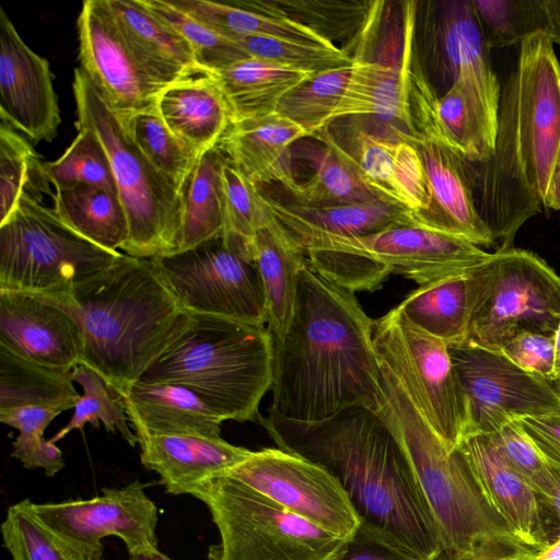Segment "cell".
I'll return each instance as SVG.
<instances>
[{
  "instance_id": "obj_1",
  "label": "cell",
  "mask_w": 560,
  "mask_h": 560,
  "mask_svg": "<svg viewBox=\"0 0 560 560\" xmlns=\"http://www.w3.org/2000/svg\"><path fill=\"white\" fill-rule=\"evenodd\" d=\"M272 340L268 411L312 423L352 406L378 410L382 383L373 320L354 292L308 261L299 272L291 323L281 338Z\"/></svg>"
},
{
  "instance_id": "obj_2",
  "label": "cell",
  "mask_w": 560,
  "mask_h": 560,
  "mask_svg": "<svg viewBox=\"0 0 560 560\" xmlns=\"http://www.w3.org/2000/svg\"><path fill=\"white\" fill-rule=\"evenodd\" d=\"M259 424L279 448L323 466L340 482L362 529L419 560L441 559L427 501L404 450L376 411L352 406L312 423L268 411Z\"/></svg>"
},
{
  "instance_id": "obj_3",
  "label": "cell",
  "mask_w": 560,
  "mask_h": 560,
  "mask_svg": "<svg viewBox=\"0 0 560 560\" xmlns=\"http://www.w3.org/2000/svg\"><path fill=\"white\" fill-rule=\"evenodd\" d=\"M462 164L493 247L512 248L522 225L546 209L560 164V62L547 32L520 44L501 86L493 153L485 162Z\"/></svg>"
},
{
  "instance_id": "obj_4",
  "label": "cell",
  "mask_w": 560,
  "mask_h": 560,
  "mask_svg": "<svg viewBox=\"0 0 560 560\" xmlns=\"http://www.w3.org/2000/svg\"><path fill=\"white\" fill-rule=\"evenodd\" d=\"M382 396L376 411L399 442L438 529L440 560H528L523 545L491 508L464 455L431 428L378 358Z\"/></svg>"
},
{
  "instance_id": "obj_5",
  "label": "cell",
  "mask_w": 560,
  "mask_h": 560,
  "mask_svg": "<svg viewBox=\"0 0 560 560\" xmlns=\"http://www.w3.org/2000/svg\"><path fill=\"white\" fill-rule=\"evenodd\" d=\"M84 336L82 364L121 397L191 319L150 258L122 256L72 294Z\"/></svg>"
},
{
  "instance_id": "obj_6",
  "label": "cell",
  "mask_w": 560,
  "mask_h": 560,
  "mask_svg": "<svg viewBox=\"0 0 560 560\" xmlns=\"http://www.w3.org/2000/svg\"><path fill=\"white\" fill-rule=\"evenodd\" d=\"M272 352L267 326L191 314L185 330L139 381L183 385L223 421L259 423V404L272 384Z\"/></svg>"
},
{
  "instance_id": "obj_7",
  "label": "cell",
  "mask_w": 560,
  "mask_h": 560,
  "mask_svg": "<svg viewBox=\"0 0 560 560\" xmlns=\"http://www.w3.org/2000/svg\"><path fill=\"white\" fill-rule=\"evenodd\" d=\"M72 91L75 127L95 131L108 154L129 235L122 253L153 258L180 248L183 192L143 154L98 88L79 67Z\"/></svg>"
},
{
  "instance_id": "obj_8",
  "label": "cell",
  "mask_w": 560,
  "mask_h": 560,
  "mask_svg": "<svg viewBox=\"0 0 560 560\" xmlns=\"http://www.w3.org/2000/svg\"><path fill=\"white\" fill-rule=\"evenodd\" d=\"M304 255L314 270L355 292L380 289L392 273L419 285L465 273L490 253L412 220L365 236L325 240Z\"/></svg>"
},
{
  "instance_id": "obj_9",
  "label": "cell",
  "mask_w": 560,
  "mask_h": 560,
  "mask_svg": "<svg viewBox=\"0 0 560 560\" xmlns=\"http://www.w3.org/2000/svg\"><path fill=\"white\" fill-rule=\"evenodd\" d=\"M464 342L501 351L524 332L553 336L560 322V276L537 254L508 248L467 271Z\"/></svg>"
},
{
  "instance_id": "obj_10",
  "label": "cell",
  "mask_w": 560,
  "mask_h": 560,
  "mask_svg": "<svg viewBox=\"0 0 560 560\" xmlns=\"http://www.w3.org/2000/svg\"><path fill=\"white\" fill-rule=\"evenodd\" d=\"M209 509L221 542L211 560H337L347 541L226 474L189 493Z\"/></svg>"
},
{
  "instance_id": "obj_11",
  "label": "cell",
  "mask_w": 560,
  "mask_h": 560,
  "mask_svg": "<svg viewBox=\"0 0 560 560\" xmlns=\"http://www.w3.org/2000/svg\"><path fill=\"white\" fill-rule=\"evenodd\" d=\"M122 252L86 240L43 201L23 196L0 222V290L71 296Z\"/></svg>"
},
{
  "instance_id": "obj_12",
  "label": "cell",
  "mask_w": 560,
  "mask_h": 560,
  "mask_svg": "<svg viewBox=\"0 0 560 560\" xmlns=\"http://www.w3.org/2000/svg\"><path fill=\"white\" fill-rule=\"evenodd\" d=\"M150 259L190 314L266 326V295L253 245L221 234L187 250Z\"/></svg>"
},
{
  "instance_id": "obj_13",
  "label": "cell",
  "mask_w": 560,
  "mask_h": 560,
  "mask_svg": "<svg viewBox=\"0 0 560 560\" xmlns=\"http://www.w3.org/2000/svg\"><path fill=\"white\" fill-rule=\"evenodd\" d=\"M378 358L445 445L455 450L468 432L467 402L448 345L411 324L398 306L373 320Z\"/></svg>"
},
{
  "instance_id": "obj_14",
  "label": "cell",
  "mask_w": 560,
  "mask_h": 560,
  "mask_svg": "<svg viewBox=\"0 0 560 560\" xmlns=\"http://www.w3.org/2000/svg\"><path fill=\"white\" fill-rule=\"evenodd\" d=\"M448 352L466 397V435L492 434L517 419L560 412V397L549 381L500 351L459 342L448 345Z\"/></svg>"
},
{
  "instance_id": "obj_15",
  "label": "cell",
  "mask_w": 560,
  "mask_h": 560,
  "mask_svg": "<svg viewBox=\"0 0 560 560\" xmlns=\"http://www.w3.org/2000/svg\"><path fill=\"white\" fill-rule=\"evenodd\" d=\"M225 474L341 539H351L361 525L340 482L299 454L264 448Z\"/></svg>"
},
{
  "instance_id": "obj_16",
  "label": "cell",
  "mask_w": 560,
  "mask_h": 560,
  "mask_svg": "<svg viewBox=\"0 0 560 560\" xmlns=\"http://www.w3.org/2000/svg\"><path fill=\"white\" fill-rule=\"evenodd\" d=\"M413 61L409 104L416 133L445 145L462 160L487 161L494 150L501 90L466 74L439 96Z\"/></svg>"
},
{
  "instance_id": "obj_17",
  "label": "cell",
  "mask_w": 560,
  "mask_h": 560,
  "mask_svg": "<svg viewBox=\"0 0 560 560\" xmlns=\"http://www.w3.org/2000/svg\"><path fill=\"white\" fill-rule=\"evenodd\" d=\"M80 68L120 120L156 109L165 89L141 65L109 0H85L77 20Z\"/></svg>"
},
{
  "instance_id": "obj_18",
  "label": "cell",
  "mask_w": 560,
  "mask_h": 560,
  "mask_svg": "<svg viewBox=\"0 0 560 560\" xmlns=\"http://www.w3.org/2000/svg\"><path fill=\"white\" fill-rule=\"evenodd\" d=\"M147 485L135 481L120 489H105L89 500L33 503L28 508L48 530L81 547H98L101 539L118 536L129 555L158 549V508L145 494Z\"/></svg>"
},
{
  "instance_id": "obj_19",
  "label": "cell",
  "mask_w": 560,
  "mask_h": 560,
  "mask_svg": "<svg viewBox=\"0 0 560 560\" xmlns=\"http://www.w3.org/2000/svg\"><path fill=\"white\" fill-rule=\"evenodd\" d=\"M0 346L52 370L82 364L83 326L71 296L0 290Z\"/></svg>"
},
{
  "instance_id": "obj_20",
  "label": "cell",
  "mask_w": 560,
  "mask_h": 560,
  "mask_svg": "<svg viewBox=\"0 0 560 560\" xmlns=\"http://www.w3.org/2000/svg\"><path fill=\"white\" fill-rule=\"evenodd\" d=\"M52 79L0 8V118L33 142L52 141L61 122Z\"/></svg>"
},
{
  "instance_id": "obj_21",
  "label": "cell",
  "mask_w": 560,
  "mask_h": 560,
  "mask_svg": "<svg viewBox=\"0 0 560 560\" xmlns=\"http://www.w3.org/2000/svg\"><path fill=\"white\" fill-rule=\"evenodd\" d=\"M421 42L427 80L439 96L459 77L474 74L501 88L471 0L421 3Z\"/></svg>"
},
{
  "instance_id": "obj_22",
  "label": "cell",
  "mask_w": 560,
  "mask_h": 560,
  "mask_svg": "<svg viewBox=\"0 0 560 560\" xmlns=\"http://www.w3.org/2000/svg\"><path fill=\"white\" fill-rule=\"evenodd\" d=\"M418 2H401L402 56L388 61L380 58L352 56L350 78L331 120L348 116L370 115L384 121L393 133L416 135L410 104L409 77L413 61V43Z\"/></svg>"
},
{
  "instance_id": "obj_23",
  "label": "cell",
  "mask_w": 560,
  "mask_h": 560,
  "mask_svg": "<svg viewBox=\"0 0 560 560\" xmlns=\"http://www.w3.org/2000/svg\"><path fill=\"white\" fill-rule=\"evenodd\" d=\"M394 137L416 148L429 184L431 206L415 221L479 247H493L491 233L475 207L462 159L445 145L417 133L396 132Z\"/></svg>"
},
{
  "instance_id": "obj_24",
  "label": "cell",
  "mask_w": 560,
  "mask_h": 560,
  "mask_svg": "<svg viewBox=\"0 0 560 560\" xmlns=\"http://www.w3.org/2000/svg\"><path fill=\"white\" fill-rule=\"evenodd\" d=\"M491 508L516 538L537 552L547 546L533 488L510 466L488 434L466 435L457 445Z\"/></svg>"
},
{
  "instance_id": "obj_25",
  "label": "cell",
  "mask_w": 560,
  "mask_h": 560,
  "mask_svg": "<svg viewBox=\"0 0 560 560\" xmlns=\"http://www.w3.org/2000/svg\"><path fill=\"white\" fill-rule=\"evenodd\" d=\"M259 190L267 210L303 253L325 240L365 236L415 220L412 212L388 201L318 206L294 199L279 201Z\"/></svg>"
},
{
  "instance_id": "obj_26",
  "label": "cell",
  "mask_w": 560,
  "mask_h": 560,
  "mask_svg": "<svg viewBox=\"0 0 560 560\" xmlns=\"http://www.w3.org/2000/svg\"><path fill=\"white\" fill-rule=\"evenodd\" d=\"M339 145L365 182L383 198L406 208L415 219L428 211L431 206L429 184L412 144L396 137L386 138L357 129L348 147Z\"/></svg>"
},
{
  "instance_id": "obj_27",
  "label": "cell",
  "mask_w": 560,
  "mask_h": 560,
  "mask_svg": "<svg viewBox=\"0 0 560 560\" xmlns=\"http://www.w3.org/2000/svg\"><path fill=\"white\" fill-rule=\"evenodd\" d=\"M141 463L160 476L172 494L189 493L200 482L225 474L249 457L253 451L222 438L154 435L139 440Z\"/></svg>"
},
{
  "instance_id": "obj_28",
  "label": "cell",
  "mask_w": 560,
  "mask_h": 560,
  "mask_svg": "<svg viewBox=\"0 0 560 560\" xmlns=\"http://www.w3.org/2000/svg\"><path fill=\"white\" fill-rule=\"evenodd\" d=\"M122 400L138 441L154 435L221 438L223 420L197 393L183 385L138 381Z\"/></svg>"
},
{
  "instance_id": "obj_29",
  "label": "cell",
  "mask_w": 560,
  "mask_h": 560,
  "mask_svg": "<svg viewBox=\"0 0 560 560\" xmlns=\"http://www.w3.org/2000/svg\"><path fill=\"white\" fill-rule=\"evenodd\" d=\"M156 110L199 158L219 145L233 122L226 98L210 73L180 80L160 94Z\"/></svg>"
},
{
  "instance_id": "obj_30",
  "label": "cell",
  "mask_w": 560,
  "mask_h": 560,
  "mask_svg": "<svg viewBox=\"0 0 560 560\" xmlns=\"http://www.w3.org/2000/svg\"><path fill=\"white\" fill-rule=\"evenodd\" d=\"M307 132L280 114L250 118L230 126L219 148L255 185L294 182L289 148Z\"/></svg>"
},
{
  "instance_id": "obj_31",
  "label": "cell",
  "mask_w": 560,
  "mask_h": 560,
  "mask_svg": "<svg viewBox=\"0 0 560 560\" xmlns=\"http://www.w3.org/2000/svg\"><path fill=\"white\" fill-rule=\"evenodd\" d=\"M109 3L132 51L164 88L203 73L186 39L140 0H109Z\"/></svg>"
},
{
  "instance_id": "obj_32",
  "label": "cell",
  "mask_w": 560,
  "mask_h": 560,
  "mask_svg": "<svg viewBox=\"0 0 560 560\" xmlns=\"http://www.w3.org/2000/svg\"><path fill=\"white\" fill-rule=\"evenodd\" d=\"M252 245L266 295L267 328L272 338L278 339L284 335L291 323L296 303L299 272L307 258L290 241L268 210Z\"/></svg>"
},
{
  "instance_id": "obj_33",
  "label": "cell",
  "mask_w": 560,
  "mask_h": 560,
  "mask_svg": "<svg viewBox=\"0 0 560 560\" xmlns=\"http://www.w3.org/2000/svg\"><path fill=\"white\" fill-rule=\"evenodd\" d=\"M210 74L226 98L232 124L276 113L281 98L313 75L254 57Z\"/></svg>"
},
{
  "instance_id": "obj_34",
  "label": "cell",
  "mask_w": 560,
  "mask_h": 560,
  "mask_svg": "<svg viewBox=\"0 0 560 560\" xmlns=\"http://www.w3.org/2000/svg\"><path fill=\"white\" fill-rule=\"evenodd\" d=\"M235 4L300 24L324 40L346 44L348 55L369 25L378 1L236 0Z\"/></svg>"
},
{
  "instance_id": "obj_35",
  "label": "cell",
  "mask_w": 560,
  "mask_h": 560,
  "mask_svg": "<svg viewBox=\"0 0 560 560\" xmlns=\"http://www.w3.org/2000/svg\"><path fill=\"white\" fill-rule=\"evenodd\" d=\"M51 197L56 214L77 233L103 248L122 249L129 226L118 192L77 183L55 188Z\"/></svg>"
},
{
  "instance_id": "obj_36",
  "label": "cell",
  "mask_w": 560,
  "mask_h": 560,
  "mask_svg": "<svg viewBox=\"0 0 560 560\" xmlns=\"http://www.w3.org/2000/svg\"><path fill=\"white\" fill-rule=\"evenodd\" d=\"M314 137L319 138L324 144L323 150L314 156V174L303 184L294 180L284 186L291 199L318 206L388 201L365 182L326 128Z\"/></svg>"
},
{
  "instance_id": "obj_37",
  "label": "cell",
  "mask_w": 560,
  "mask_h": 560,
  "mask_svg": "<svg viewBox=\"0 0 560 560\" xmlns=\"http://www.w3.org/2000/svg\"><path fill=\"white\" fill-rule=\"evenodd\" d=\"M218 147L202 154L183 189L182 240L178 252L220 236L224 226L222 164Z\"/></svg>"
},
{
  "instance_id": "obj_38",
  "label": "cell",
  "mask_w": 560,
  "mask_h": 560,
  "mask_svg": "<svg viewBox=\"0 0 560 560\" xmlns=\"http://www.w3.org/2000/svg\"><path fill=\"white\" fill-rule=\"evenodd\" d=\"M398 308L411 324L447 345L464 342L468 325L467 272L419 285Z\"/></svg>"
},
{
  "instance_id": "obj_39",
  "label": "cell",
  "mask_w": 560,
  "mask_h": 560,
  "mask_svg": "<svg viewBox=\"0 0 560 560\" xmlns=\"http://www.w3.org/2000/svg\"><path fill=\"white\" fill-rule=\"evenodd\" d=\"M80 394L71 372L24 360L0 346V409L39 406L68 410Z\"/></svg>"
},
{
  "instance_id": "obj_40",
  "label": "cell",
  "mask_w": 560,
  "mask_h": 560,
  "mask_svg": "<svg viewBox=\"0 0 560 560\" xmlns=\"http://www.w3.org/2000/svg\"><path fill=\"white\" fill-rule=\"evenodd\" d=\"M168 2L228 38L271 37L335 46L300 24L240 7L233 1L168 0Z\"/></svg>"
},
{
  "instance_id": "obj_41",
  "label": "cell",
  "mask_w": 560,
  "mask_h": 560,
  "mask_svg": "<svg viewBox=\"0 0 560 560\" xmlns=\"http://www.w3.org/2000/svg\"><path fill=\"white\" fill-rule=\"evenodd\" d=\"M44 162L32 144L8 122H0V222L16 208L23 196L43 201L52 196Z\"/></svg>"
},
{
  "instance_id": "obj_42",
  "label": "cell",
  "mask_w": 560,
  "mask_h": 560,
  "mask_svg": "<svg viewBox=\"0 0 560 560\" xmlns=\"http://www.w3.org/2000/svg\"><path fill=\"white\" fill-rule=\"evenodd\" d=\"M1 533L13 560H105L104 545L77 546L48 530L31 512L28 499L9 506Z\"/></svg>"
},
{
  "instance_id": "obj_43",
  "label": "cell",
  "mask_w": 560,
  "mask_h": 560,
  "mask_svg": "<svg viewBox=\"0 0 560 560\" xmlns=\"http://www.w3.org/2000/svg\"><path fill=\"white\" fill-rule=\"evenodd\" d=\"M71 376L83 388V395L77 401L68 424L50 439L51 442L61 440L72 430L83 431L86 423L100 428V422H103L108 432L120 434L130 446L139 443L128 424L122 397L100 373L85 364H79L71 371Z\"/></svg>"
},
{
  "instance_id": "obj_44",
  "label": "cell",
  "mask_w": 560,
  "mask_h": 560,
  "mask_svg": "<svg viewBox=\"0 0 560 560\" xmlns=\"http://www.w3.org/2000/svg\"><path fill=\"white\" fill-rule=\"evenodd\" d=\"M351 66L313 74L289 91L280 101L277 113L316 136L332 122V114L346 91Z\"/></svg>"
},
{
  "instance_id": "obj_45",
  "label": "cell",
  "mask_w": 560,
  "mask_h": 560,
  "mask_svg": "<svg viewBox=\"0 0 560 560\" xmlns=\"http://www.w3.org/2000/svg\"><path fill=\"white\" fill-rule=\"evenodd\" d=\"M120 121L149 161L183 192L199 156L166 126L156 109Z\"/></svg>"
},
{
  "instance_id": "obj_46",
  "label": "cell",
  "mask_w": 560,
  "mask_h": 560,
  "mask_svg": "<svg viewBox=\"0 0 560 560\" xmlns=\"http://www.w3.org/2000/svg\"><path fill=\"white\" fill-rule=\"evenodd\" d=\"M140 1L186 39L203 73H212L250 58L235 42L174 7L168 0Z\"/></svg>"
},
{
  "instance_id": "obj_47",
  "label": "cell",
  "mask_w": 560,
  "mask_h": 560,
  "mask_svg": "<svg viewBox=\"0 0 560 560\" xmlns=\"http://www.w3.org/2000/svg\"><path fill=\"white\" fill-rule=\"evenodd\" d=\"M489 49L521 44L547 32L544 0H471Z\"/></svg>"
},
{
  "instance_id": "obj_48",
  "label": "cell",
  "mask_w": 560,
  "mask_h": 560,
  "mask_svg": "<svg viewBox=\"0 0 560 560\" xmlns=\"http://www.w3.org/2000/svg\"><path fill=\"white\" fill-rule=\"evenodd\" d=\"M78 135L66 152L54 162H44V171L55 187L84 183L117 191L106 149L88 127H78Z\"/></svg>"
},
{
  "instance_id": "obj_49",
  "label": "cell",
  "mask_w": 560,
  "mask_h": 560,
  "mask_svg": "<svg viewBox=\"0 0 560 560\" xmlns=\"http://www.w3.org/2000/svg\"><path fill=\"white\" fill-rule=\"evenodd\" d=\"M250 57L268 60L299 71L317 74L352 65V58L338 46L315 45L289 39L231 37Z\"/></svg>"
},
{
  "instance_id": "obj_50",
  "label": "cell",
  "mask_w": 560,
  "mask_h": 560,
  "mask_svg": "<svg viewBox=\"0 0 560 560\" xmlns=\"http://www.w3.org/2000/svg\"><path fill=\"white\" fill-rule=\"evenodd\" d=\"M224 205L223 236L253 244L267 218L261 192L226 156L222 164Z\"/></svg>"
},
{
  "instance_id": "obj_51",
  "label": "cell",
  "mask_w": 560,
  "mask_h": 560,
  "mask_svg": "<svg viewBox=\"0 0 560 560\" xmlns=\"http://www.w3.org/2000/svg\"><path fill=\"white\" fill-rule=\"evenodd\" d=\"M488 435L510 466L533 488L538 498L555 490L556 471L540 456L518 419Z\"/></svg>"
},
{
  "instance_id": "obj_52",
  "label": "cell",
  "mask_w": 560,
  "mask_h": 560,
  "mask_svg": "<svg viewBox=\"0 0 560 560\" xmlns=\"http://www.w3.org/2000/svg\"><path fill=\"white\" fill-rule=\"evenodd\" d=\"M500 352L528 373L547 381L553 378V336L524 332L506 343Z\"/></svg>"
},
{
  "instance_id": "obj_53",
  "label": "cell",
  "mask_w": 560,
  "mask_h": 560,
  "mask_svg": "<svg viewBox=\"0 0 560 560\" xmlns=\"http://www.w3.org/2000/svg\"><path fill=\"white\" fill-rule=\"evenodd\" d=\"M12 455L28 469L42 468L49 477L65 467L62 452L42 433L19 434L13 442Z\"/></svg>"
},
{
  "instance_id": "obj_54",
  "label": "cell",
  "mask_w": 560,
  "mask_h": 560,
  "mask_svg": "<svg viewBox=\"0 0 560 560\" xmlns=\"http://www.w3.org/2000/svg\"><path fill=\"white\" fill-rule=\"evenodd\" d=\"M518 421L546 464L560 472V412Z\"/></svg>"
},
{
  "instance_id": "obj_55",
  "label": "cell",
  "mask_w": 560,
  "mask_h": 560,
  "mask_svg": "<svg viewBox=\"0 0 560 560\" xmlns=\"http://www.w3.org/2000/svg\"><path fill=\"white\" fill-rule=\"evenodd\" d=\"M337 560H419L404 549L359 527Z\"/></svg>"
},
{
  "instance_id": "obj_56",
  "label": "cell",
  "mask_w": 560,
  "mask_h": 560,
  "mask_svg": "<svg viewBox=\"0 0 560 560\" xmlns=\"http://www.w3.org/2000/svg\"><path fill=\"white\" fill-rule=\"evenodd\" d=\"M62 411L59 408L39 406L0 409V421L18 429L21 434H44L48 424Z\"/></svg>"
},
{
  "instance_id": "obj_57",
  "label": "cell",
  "mask_w": 560,
  "mask_h": 560,
  "mask_svg": "<svg viewBox=\"0 0 560 560\" xmlns=\"http://www.w3.org/2000/svg\"><path fill=\"white\" fill-rule=\"evenodd\" d=\"M556 475L555 490L548 495L537 497L541 527L547 545L560 538V472L556 471Z\"/></svg>"
},
{
  "instance_id": "obj_58",
  "label": "cell",
  "mask_w": 560,
  "mask_h": 560,
  "mask_svg": "<svg viewBox=\"0 0 560 560\" xmlns=\"http://www.w3.org/2000/svg\"><path fill=\"white\" fill-rule=\"evenodd\" d=\"M547 18V33L553 44L560 46V0H544Z\"/></svg>"
},
{
  "instance_id": "obj_59",
  "label": "cell",
  "mask_w": 560,
  "mask_h": 560,
  "mask_svg": "<svg viewBox=\"0 0 560 560\" xmlns=\"http://www.w3.org/2000/svg\"><path fill=\"white\" fill-rule=\"evenodd\" d=\"M546 209L560 210V164L557 166L548 189Z\"/></svg>"
},
{
  "instance_id": "obj_60",
  "label": "cell",
  "mask_w": 560,
  "mask_h": 560,
  "mask_svg": "<svg viewBox=\"0 0 560 560\" xmlns=\"http://www.w3.org/2000/svg\"><path fill=\"white\" fill-rule=\"evenodd\" d=\"M528 560H560V538L535 552Z\"/></svg>"
},
{
  "instance_id": "obj_61",
  "label": "cell",
  "mask_w": 560,
  "mask_h": 560,
  "mask_svg": "<svg viewBox=\"0 0 560 560\" xmlns=\"http://www.w3.org/2000/svg\"><path fill=\"white\" fill-rule=\"evenodd\" d=\"M130 560H173L166 555L162 553L159 549H153L148 552H137L130 555Z\"/></svg>"
},
{
  "instance_id": "obj_62",
  "label": "cell",
  "mask_w": 560,
  "mask_h": 560,
  "mask_svg": "<svg viewBox=\"0 0 560 560\" xmlns=\"http://www.w3.org/2000/svg\"><path fill=\"white\" fill-rule=\"evenodd\" d=\"M553 339H555V364H553V378H555L558 375H560V322L555 331Z\"/></svg>"
},
{
  "instance_id": "obj_63",
  "label": "cell",
  "mask_w": 560,
  "mask_h": 560,
  "mask_svg": "<svg viewBox=\"0 0 560 560\" xmlns=\"http://www.w3.org/2000/svg\"><path fill=\"white\" fill-rule=\"evenodd\" d=\"M549 383L553 390L557 393V395L560 397V375L552 380H549Z\"/></svg>"
}]
</instances>
